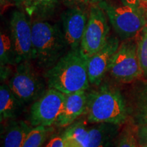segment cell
<instances>
[{
	"mask_svg": "<svg viewBox=\"0 0 147 147\" xmlns=\"http://www.w3.org/2000/svg\"><path fill=\"white\" fill-rule=\"evenodd\" d=\"M45 147H64L62 136L56 135L53 136Z\"/></svg>",
	"mask_w": 147,
	"mask_h": 147,
	"instance_id": "d4e9b609",
	"label": "cell"
},
{
	"mask_svg": "<svg viewBox=\"0 0 147 147\" xmlns=\"http://www.w3.org/2000/svg\"><path fill=\"white\" fill-rule=\"evenodd\" d=\"M138 127L134 125H127L122 130L119 137L116 147H139L137 138Z\"/></svg>",
	"mask_w": 147,
	"mask_h": 147,
	"instance_id": "ffe728a7",
	"label": "cell"
},
{
	"mask_svg": "<svg viewBox=\"0 0 147 147\" xmlns=\"http://www.w3.org/2000/svg\"><path fill=\"white\" fill-rule=\"evenodd\" d=\"M32 49V60L40 69L48 70L66 54L68 46L59 25L34 20Z\"/></svg>",
	"mask_w": 147,
	"mask_h": 147,
	"instance_id": "7a4b0ae2",
	"label": "cell"
},
{
	"mask_svg": "<svg viewBox=\"0 0 147 147\" xmlns=\"http://www.w3.org/2000/svg\"><path fill=\"white\" fill-rule=\"evenodd\" d=\"M86 116L90 123L123 124L129 113L120 91L108 84L88 93Z\"/></svg>",
	"mask_w": 147,
	"mask_h": 147,
	"instance_id": "3957f363",
	"label": "cell"
},
{
	"mask_svg": "<svg viewBox=\"0 0 147 147\" xmlns=\"http://www.w3.org/2000/svg\"><path fill=\"white\" fill-rule=\"evenodd\" d=\"M123 4L135 8H140V0H121Z\"/></svg>",
	"mask_w": 147,
	"mask_h": 147,
	"instance_id": "83f0119b",
	"label": "cell"
},
{
	"mask_svg": "<svg viewBox=\"0 0 147 147\" xmlns=\"http://www.w3.org/2000/svg\"><path fill=\"white\" fill-rule=\"evenodd\" d=\"M24 0H12V2L16 6H17L18 8H21L22 3H23Z\"/></svg>",
	"mask_w": 147,
	"mask_h": 147,
	"instance_id": "f1b7e54d",
	"label": "cell"
},
{
	"mask_svg": "<svg viewBox=\"0 0 147 147\" xmlns=\"http://www.w3.org/2000/svg\"><path fill=\"white\" fill-rule=\"evenodd\" d=\"M65 95L57 90L49 88L33 102L30 108L31 125L52 126L55 125L63 109Z\"/></svg>",
	"mask_w": 147,
	"mask_h": 147,
	"instance_id": "9c48e42d",
	"label": "cell"
},
{
	"mask_svg": "<svg viewBox=\"0 0 147 147\" xmlns=\"http://www.w3.org/2000/svg\"><path fill=\"white\" fill-rule=\"evenodd\" d=\"M137 138L139 145L147 144V125L138 127Z\"/></svg>",
	"mask_w": 147,
	"mask_h": 147,
	"instance_id": "603a6c76",
	"label": "cell"
},
{
	"mask_svg": "<svg viewBox=\"0 0 147 147\" xmlns=\"http://www.w3.org/2000/svg\"><path fill=\"white\" fill-rule=\"evenodd\" d=\"M45 78L49 88L67 95L89 87L87 60L78 50H69L57 63L46 71Z\"/></svg>",
	"mask_w": 147,
	"mask_h": 147,
	"instance_id": "6da1fadb",
	"label": "cell"
},
{
	"mask_svg": "<svg viewBox=\"0 0 147 147\" xmlns=\"http://www.w3.org/2000/svg\"><path fill=\"white\" fill-rule=\"evenodd\" d=\"M137 53L143 76L147 77V25L143 28L137 42Z\"/></svg>",
	"mask_w": 147,
	"mask_h": 147,
	"instance_id": "44dd1931",
	"label": "cell"
},
{
	"mask_svg": "<svg viewBox=\"0 0 147 147\" xmlns=\"http://www.w3.org/2000/svg\"><path fill=\"white\" fill-rule=\"evenodd\" d=\"M0 75H1V82H5L10 75L11 70L9 65L0 66Z\"/></svg>",
	"mask_w": 147,
	"mask_h": 147,
	"instance_id": "4316f807",
	"label": "cell"
},
{
	"mask_svg": "<svg viewBox=\"0 0 147 147\" xmlns=\"http://www.w3.org/2000/svg\"><path fill=\"white\" fill-rule=\"evenodd\" d=\"M146 21H147V14H146Z\"/></svg>",
	"mask_w": 147,
	"mask_h": 147,
	"instance_id": "836d02e7",
	"label": "cell"
},
{
	"mask_svg": "<svg viewBox=\"0 0 147 147\" xmlns=\"http://www.w3.org/2000/svg\"><path fill=\"white\" fill-rule=\"evenodd\" d=\"M13 47L10 31L1 32L0 35V66L14 65Z\"/></svg>",
	"mask_w": 147,
	"mask_h": 147,
	"instance_id": "d6986e66",
	"label": "cell"
},
{
	"mask_svg": "<svg viewBox=\"0 0 147 147\" xmlns=\"http://www.w3.org/2000/svg\"><path fill=\"white\" fill-rule=\"evenodd\" d=\"M88 19L89 15L83 7L68 8L62 13V30L69 50L80 49Z\"/></svg>",
	"mask_w": 147,
	"mask_h": 147,
	"instance_id": "30bf717a",
	"label": "cell"
},
{
	"mask_svg": "<svg viewBox=\"0 0 147 147\" xmlns=\"http://www.w3.org/2000/svg\"><path fill=\"white\" fill-rule=\"evenodd\" d=\"M117 126L102 123L88 129L85 147H108L117 131Z\"/></svg>",
	"mask_w": 147,
	"mask_h": 147,
	"instance_id": "9a60e30c",
	"label": "cell"
},
{
	"mask_svg": "<svg viewBox=\"0 0 147 147\" xmlns=\"http://www.w3.org/2000/svg\"><path fill=\"white\" fill-rule=\"evenodd\" d=\"M100 1H102V0H89V2L91 4H95V3H99Z\"/></svg>",
	"mask_w": 147,
	"mask_h": 147,
	"instance_id": "4dcf8cb0",
	"label": "cell"
},
{
	"mask_svg": "<svg viewBox=\"0 0 147 147\" xmlns=\"http://www.w3.org/2000/svg\"><path fill=\"white\" fill-rule=\"evenodd\" d=\"M107 14L114 30L122 40L131 39L142 32L147 23L140 8L127 5H114L105 1L97 3Z\"/></svg>",
	"mask_w": 147,
	"mask_h": 147,
	"instance_id": "277c9868",
	"label": "cell"
},
{
	"mask_svg": "<svg viewBox=\"0 0 147 147\" xmlns=\"http://www.w3.org/2000/svg\"><path fill=\"white\" fill-rule=\"evenodd\" d=\"M63 139L64 147H82L80 143H78L75 139L69 136L63 134L62 135Z\"/></svg>",
	"mask_w": 147,
	"mask_h": 147,
	"instance_id": "484cf974",
	"label": "cell"
},
{
	"mask_svg": "<svg viewBox=\"0 0 147 147\" xmlns=\"http://www.w3.org/2000/svg\"><path fill=\"white\" fill-rule=\"evenodd\" d=\"M3 132L2 147H22L33 128L23 121H10Z\"/></svg>",
	"mask_w": 147,
	"mask_h": 147,
	"instance_id": "2e32d148",
	"label": "cell"
},
{
	"mask_svg": "<svg viewBox=\"0 0 147 147\" xmlns=\"http://www.w3.org/2000/svg\"><path fill=\"white\" fill-rule=\"evenodd\" d=\"M59 0H24L21 8L34 20H46L55 14Z\"/></svg>",
	"mask_w": 147,
	"mask_h": 147,
	"instance_id": "5bb4252c",
	"label": "cell"
},
{
	"mask_svg": "<svg viewBox=\"0 0 147 147\" xmlns=\"http://www.w3.org/2000/svg\"><path fill=\"white\" fill-rule=\"evenodd\" d=\"M22 10H15L11 15L9 31L13 47L14 63L32 61V22Z\"/></svg>",
	"mask_w": 147,
	"mask_h": 147,
	"instance_id": "ba28073f",
	"label": "cell"
},
{
	"mask_svg": "<svg viewBox=\"0 0 147 147\" xmlns=\"http://www.w3.org/2000/svg\"><path fill=\"white\" fill-rule=\"evenodd\" d=\"M52 126H37L32 129L22 147H41L52 134Z\"/></svg>",
	"mask_w": 147,
	"mask_h": 147,
	"instance_id": "ac0fdd59",
	"label": "cell"
},
{
	"mask_svg": "<svg viewBox=\"0 0 147 147\" xmlns=\"http://www.w3.org/2000/svg\"><path fill=\"white\" fill-rule=\"evenodd\" d=\"M63 134L73 138L78 143H80L82 147H85L88 129L85 127V125L82 122H78L74 124L73 125L69 126L64 131Z\"/></svg>",
	"mask_w": 147,
	"mask_h": 147,
	"instance_id": "7402d4cb",
	"label": "cell"
},
{
	"mask_svg": "<svg viewBox=\"0 0 147 147\" xmlns=\"http://www.w3.org/2000/svg\"><path fill=\"white\" fill-rule=\"evenodd\" d=\"M118 81L130 82L143 76L137 53V43L126 40L111 59L108 71Z\"/></svg>",
	"mask_w": 147,
	"mask_h": 147,
	"instance_id": "52a82bcc",
	"label": "cell"
},
{
	"mask_svg": "<svg viewBox=\"0 0 147 147\" xmlns=\"http://www.w3.org/2000/svg\"><path fill=\"white\" fill-rule=\"evenodd\" d=\"M17 65L9 81V87L23 104L34 102L45 92L43 80L32 61H25Z\"/></svg>",
	"mask_w": 147,
	"mask_h": 147,
	"instance_id": "5b68a950",
	"label": "cell"
},
{
	"mask_svg": "<svg viewBox=\"0 0 147 147\" xmlns=\"http://www.w3.org/2000/svg\"><path fill=\"white\" fill-rule=\"evenodd\" d=\"M142 1H146V2H147V0H142Z\"/></svg>",
	"mask_w": 147,
	"mask_h": 147,
	"instance_id": "d6a6232c",
	"label": "cell"
},
{
	"mask_svg": "<svg viewBox=\"0 0 147 147\" xmlns=\"http://www.w3.org/2000/svg\"><path fill=\"white\" fill-rule=\"evenodd\" d=\"M87 96L88 93L86 91H79L65 95L63 109L55 125L64 127L73 124L85 112Z\"/></svg>",
	"mask_w": 147,
	"mask_h": 147,
	"instance_id": "7c38bea8",
	"label": "cell"
},
{
	"mask_svg": "<svg viewBox=\"0 0 147 147\" xmlns=\"http://www.w3.org/2000/svg\"><path fill=\"white\" fill-rule=\"evenodd\" d=\"M139 147H147V144L144 145H139Z\"/></svg>",
	"mask_w": 147,
	"mask_h": 147,
	"instance_id": "1f68e13d",
	"label": "cell"
},
{
	"mask_svg": "<svg viewBox=\"0 0 147 147\" xmlns=\"http://www.w3.org/2000/svg\"><path fill=\"white\" fill-rule=\"evenodd\" d=\"M110 38V27L106 12L98 3L92 4L80 50L84 57L89 58L100 50Z\"/></svg>",
	"mask_w": 147,
	"mask_h": 147,
	"instance_id": "8992f818",
	"label": "cell"
},
{
	"mask_svg": "<svg viewBox=\"0 0 147 147\" xmlns=\"http://www.w3.org/2000/svg\"><path fill=\"white\" fill-rule=\"evenodd\" d=\"M132 106L134 123L137 127L147 125V80L136 91Z\"/></svg>",
	"mask_w": 147,
	"mask_h": 147,
	"instance_id": "e0dca14e",
	"label": "cell"
},
{
	"mask_svg": "<svg viewBox=\"0 0 147 147\" xmlns=\"http://www.w3.org/2000/svg\"><path fill=\"white\" fill-rule=\"evenodd\" d=\"M12 2V0H1V5H4L5 4H9Z\"/></svg>",
	"mask_w": 147,
	"mask_h": 147,
	"instance_id": "f546056e",
	"label": "cell"
},
{
	"mask_svg": "<svg viewBox=\"0 0 147 147\" xmlns=\"http://www.w3.org/2000/svg\"><path fill=\"white\" fill-rule=\"evenodd\" d=\"M120 44L115 36H110L108 41L100 51L87 58V71L90 84L100 86L106 72L111 59L118 50Z\"/></svg>",
	"mask_w": 147,
	"mask_h": 147,
	"instance_id": "8fae6325",
	"label": "cell"
},
{
	"mask_svg": "<svg viewBox=\"0 0 147 147\" xmlns=\"http://www.w3.org/2000/svg\"><path fill=\"white\" fill-rule=\"evenodd\" d=\"M61 1L65 4L67 8H71V7H83L84 8L85 5L89 3V0H61Z\"/></svg>",
	"mask_w": 147,
	"mask_h": 147,
	"instance_id": "cb8c5ba5",
	"label": "cell"
},
{
	"mask_svg": "<svg viewBox=\"0 0 147 147\" xmlns=\"http://www.w3.org/2000/svg\"><path fill=\"white\" fill-rule=\"evenodd\" d=\"M24 104L10 89L8 84L0 87V119L1 122L12 121L21 113Z\"/></svg>",
	"mask_w": 147,
	"mask_h": 147,
	"instance_id": "4fadbf2b",
	"label": "cell"
}]
</instances>
